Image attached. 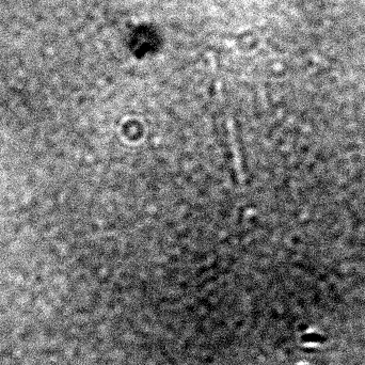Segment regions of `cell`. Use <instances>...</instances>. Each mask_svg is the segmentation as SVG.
<instances>
[{
  "label": "cell",
  "mask_w": 365,
  "mask_h": 365,
  "mask_svg": "<svg viewBox=\"0 0 365 365\" xmlns=\"http://www.w3.org/2000/svg\"><path fill=\"white\" fill-rule=\"evenodd\" d=\"M227 137H229V143H230L231 152L233 155V161H234V168H235L236 176L238 178L239 182H244V174L241 165V158H240V152L238 148V143L236 139V133L234 128V123L231 116H229L227 120Z\"/></svg>",
  "instance_id": "cell-1"
}]
</instances>
